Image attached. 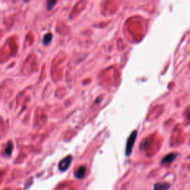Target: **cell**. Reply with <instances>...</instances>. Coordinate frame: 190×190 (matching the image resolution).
<instances>
[{"instance_id":"6da1fadb","label":"cell","mask_w":190,"mask_h":190,"mask_svg":"<svg viewBox=\"0 0 190 190\" xmlns=\"http://www.w3.org/2000/svg\"><path fill=\"white\" fill-rule=\"evenodd\" d=\"M137 136H138V131H134L130 134L127 140L126 143V156H130V154L132 153L133 147H134V143L137 139Z\"/></svg>"},{"instance_id":"7a4b0ae2","label":"cell","mask_w":190,"mask_h":190,"mask_svg":"<svg viewBox=\"0 0 190 190\" xmlns=\"http://www.w3.org/2000/svg\"><path fill=\"white\" fill-rule=\"evenodd\" d=\"M72 162V156H68L62 160L59 163V169L61 171H65L67 170L70 166V164Z\"/></svg>"},{"instance_id":"3957f363","label":"cell","mask_w":190,"mask_h":190,"mask_svg":"<svg viewBox=\"0 0 190 190\" xmlns=\"http://www.w3.org/2000/svg\"><path fill=\"white\" fill-rule=\"evenodd\" d=\"M86 166H81V167H79V169H78L77 171L76 172L75 176L77 177V178L81 179L85 176V175H86Z\"/></svg>"},{"instance_id":"277c9868","label":"cell","mask_w":190,"mask_h":190,"mask_svg":"<svg viewBox=\"0 0 190 190\" xmlns=\"http://www.w3.org/2000/svg\"><path fill=\"white\" fill-rule=\"evenodd\" d=\"M175 158H176V154H173V153L169 154L163 157V158L162 159V163H172Z\"/></svg>"},{"instance_id":"5b68a950","label":"cell","mask_w":190,"mask_h":190,"mask_svg":"<svg viewBox=\"0 0 190 190\" xmlns=\"http://www.w3.org/2000/svg\"><path fill=\"white\" fill-rule=\"evenodd\" d=\"M170 187L167 184H157L154 185V189H167Z\"/></svg>"},{"instance_id":"8992f818","label":"cell","mask_w":190,"mask_h":190,"mask_svg":"<svg viewBox=\"0 0 190 190\" xmlns=\"http://www.w3.org/2000/svg\"><path fill=\"white\" fill-rule=\"evenodd\" d=\"M12 149H13V144L11 143V142H8V145H7L6 148H5V154L8 156H10L11 154Z\"/></svg>"},{"instance_id":"52a82bcc","label":"cell","mask_w":190,"mask_h":190,"mask_svg":"<svg viewBox=\"0 0 190 190\" xmlns=\"http://www.w3.org/2000/svg\"><path fill=\"white\" fill-rule=\"evenodd\" d=\"M51 40H52V34L51 33H48L46 34L45 37H44L43 39V42L45 45H48L49 43L51 42Z\"/></svg>"},{"instance_id":"ba28073f","label":"cell","mask_w":190,"mask_h":190,"mask_svg":"<svg viewBox=\"0 0 190 190\" xmlns=\"http://www.w3.org/2000/svg\"><path fill=\"white\" fill-rule=\"evenodd\" d=\"M56 0H48L47 2V8L48 10H51L53 7L56 5Z\"/></svg>"},{"instance_id":"9c48e42d","label":"cell","mask_w":190,"mask_h":190,"mask_svg":"<svg viewBox=\"0 0 190 190\" xmlns=\"http://www.w3.org/2000/svg\"><path fill=\"white\" fill-rule=\"evenodd\" d=\"M189 118H190V114H189Z\"/></svg>"}]
</instances>
